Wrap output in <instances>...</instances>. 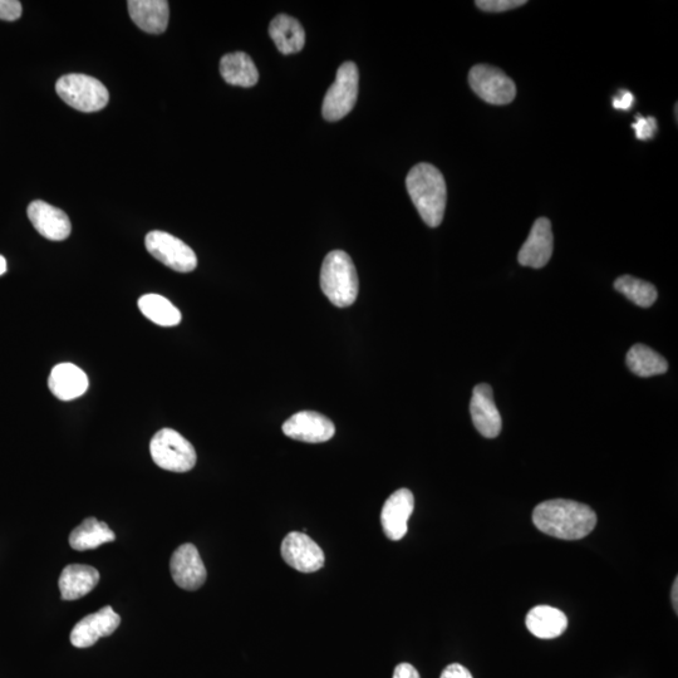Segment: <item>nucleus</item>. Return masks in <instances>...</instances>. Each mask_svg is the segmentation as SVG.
<instances>
[{
  "label": "nucleus",
  "instance_id": "nucleus-13",
  "mask_svg": "<svg viewBox=\"0 0 678 678\" xmlns=\"http://www.w3.org/2000/svg\"><path fill=\"white\" fill-rule=\"evenodd\" d=\"M414 508V494L409 489L397 490L386 500L381 512V524L386 537L392 542H399L407 534V524Z\"/></svg>",
  "mask_w": 678,
  "mask_h": 678
},
{
  "label": "nucleus",
  "instance_id": "nucleus-27",
  "mask_svg": "<svg viewBox=\"0 0 678 678\" xmlns=\"http://www.w3.org/2000/svg\"><path fill=\"white\" fill-rule=\"evenodd\" d=\"M481 11L501 13L525 6V0H478L475 2Z\"/></svg>",
  "mask_w": 678,
  "mask_h": 678
},
{
  "label": "nucleus",
  "instance_id": "nucleus-12",
  "mask_svg": "<svg viewBox=\"0 0 678 678\" xmlns=\"http://www.w3.org/2000/svg\"><path fill=\"white\" fill-rule=\"evenodd\" d=\"M121 625V617L107 606L77 623L71 632V643L77 648L96 645L102 637L111 636Z\"/></svg>",
  "mask_w": 678,
  "mask_h": 678
},
{
  "label": "nucleus",
  "instance_id": "nucleus-19",
  "mask_svg": "<svg viewBox=\"0 0 678 678\" xmlns=\"http://www.w3.org/2000/svg\"><path fill=\"white\" fill-rule=\"evenodd\" d=\"M98 581L100 573L96 568L90 565L71 564L63 569L58 587L63 601H76L92 592Z\"/></svg>",
  "mask_w": 678,
  "mask_h": 678
},
{
  "label": "nucleus",
  "instance_id": "nucleus-33",
  "mask_svg": "<svg viewBox=\"0 0 678 678\" xmlns=\"http://www.w3.org/2000/svg\"><path fill=\"white\" fill-rule=\"evenodd\" d=\"M672 604L673 608H675L676 614L678 613V579L676 578L675 583H673L672 587Z\"/></svg>",
  "mask_w": 678,
  "mask_h": 678
},
{
  "label": "nucleus",
  "instance_id": "nucleus-25",
  "mask_svg": "<svg viewBox=\"0 0 678 678\" xmlns=\"http://www.w3.org/2000/svg\"><path fill=\"white\" fill-rule=\"evenodd\" d=\"M142 314L151 322L161 327L178 326L181 322V313L173 303L159 294H146L139 301Z\"/></svg>",
  "mask_w": 678,
  "mask_h": 678
},
{
  "label": "nucleus",
  "instance_id": "nucleus-28",
  "mask_svg": "<svg viewBox=\"0 0 678 678\" xmlns=\"http://www.w3.org/2000/svg\"><path fill=\"white\" fill-rule=\"evenodd\" d=\"M632 129L636 132L638 140L647 141L653 139L657 132V121L653 117L636 116V122L632 125Z\"/></svg>",
  "mask_w": 678,
  "mask_h": 678
},
{
  "label": "nucleus",
  "instance_id": "nucleus-31",
  "mask_svg": "<svg viewBox=\"0 0 678 678\" xmlns=\"http://www.w3.org/2000/svg\"><path fill=\"white\" fill-rule=\"evenodd\" d=\"M633 103H635V96H633L632 93L628 91H621L616 97L613 98V107L616 108V110H631Z\"/></svg>",
  "mask_w": 678,
  "mask_h": 678
},
{
  "label": "nucleus",
  "instance_id": "nucleus-17",
  "mask_svg": "<svg viewBox=\"0 0 678 678\" xmlns=\"http://www.w3.org/2000/svg\"><path fill=\"white\" fill-rule=\"evenodd\" d=\"M49 390L61 401L78 399L88 390V377L80 367L61 363L53 368L48 380Z\"/></svg>",
  "mask_w": 678,
  "mask_h": 678
},
{
  "label": "nucleus",
  "instance_id": "nucleus-9",
  "mask_svg": "<svg viewBox=\"0 0 678 678\" xmlns=\"http://www.w3.org/2000/svg\"><path fill=\"white\" fill-rule=\"evenodd\" d=\"M280 553L289 567L301 573L318 572L326 563L322 548L301 532L289 533L283 540Z\"/></svg>",
  "mask_w": 678,
  "mask_h": 678
},
{
  "label": "nucleus",
  "instance_id": "nucleus-8",
  "mask_svg": "<svg viewBox=\"0 0 678 678\" xmlns=\"http://www.w3.org/2000/svg\"><path fill=\"white\" fill-rule=\"evenodd\" d=\"M145 245L152 257L175 272L190 273L198 265L194 250L169 233L155 230L146 235Z\"/></svg>",
  "mask_w": 678,
  "mask_h": 678
},
{
  "label": "nucleus",
  "instance_id": "nucleus-34",
  "mask_svg": "<svg viewBox=\"0 0 678 678\" xmlns=\"http://www.w3.org/2000/svg\"><path fill=\"white\" fill-rule=\"evenodd\" d=\"M7 272V260L6 258L0 255V275H3Z\"/></svg>",
  "mask_w": 678,
  "mask_h": 678
},
{
  "label": "nucleus",
  "instance_id": "nucleus-7",
  "mask_svg": "<svg viewBox=\"0 0 678 678\" xmlns=\"http://www.w3.org/2000/svg\"><path fill=\"white\" fill-rule=\"evenodd\" d=\"M469 83L471 90L490 105H509L517 96V87L512 78L493 66L478 65L471 68Z\"/></svg>",
  "mask_w": 678,
  "mask_h": 678
},
{
  "label": "nucleus",
  "instance_id": "nucleus-3",
  "mask_svg": "<svg viewBox=\"0 0 678 678\" xmlns=\"http://www.w3.org/2000/svg\"><path fill=\"white\" fill-rule=\"evenodd\" d=\"M321 288L333 306L346 308L356 302L360 282L350 255L342 250H333L324 258Z\"/></svg>",
  "mask_w": 678,
  "mask_h": 678
},
{
  "label": "nucleus",
  "instance_id": "nucleus-10",
  "mask_svg": "<svg viewBox=\"0 0 678 678\" xmlns=\"http://www.w3.org/2000/svg\"><path fill=\"white\" fill-rule=\"evenodd\" d=\"M170 572L176 586L196 591L206 582V568L194 544H184L175 550L170 560Z\"/></svg>",
  "mask_w": 678,
  "mask_h": 678
},
{
  "label": "nucleus",
  "instance_id": "nucleus-22",
  "mask_svg": "<svg viewBox=\"0 0 678 678\" xmlns=\"http://www.w3.org/2000/svg\"><path fill=\"white\" fill-rule=\"evenodd\" d=\"M220 73L224 81L232 86L249 88L257 85L259 72L247 53L226 54L220 61Z\"/></svg>",
  "mask_w": 678,
  "mask_h": 678
},
{
  "label": "nucleus",
  "instance_id": "nucleus-2",
  "mask_svg": "<svg viewBox=\"0 0 678 678\" xmlns=\"http://www.w3.org/2000/svg\"><path fill=\"white\" fill-rule=\"evenodd\" d=\"M406 188L422 220L431 228H437L444 220L447 201L446 183L440 170L430 164L412 167Z\"/></svg>",
  "mask_w": 678,
  "mask_h": 678
},
{
  "label": "nucleus",
  "instance_id": "nucleus-32",
  "mask_svg": "<svg viewBox=\"0 0 678 678\" xmlns=\"http://www.w3.org/2000/svg\"><path fill=\"white\" fill-rule=\"evenodd\" d=\"M393 678H421L419 671L410 663H400L393 672Z\"/></svg>",
  "mask_w": 678,
  "mask_h": 678
},
{
  "label": "nucleus",
  "instance_id": "nucleus-21",
  "mask_svg": "<svg viewBox=\"0 0 678 678\" xmlns=\"http://www.w3.org/2000/svg\"><path fill=\"white\" fill-rule=\"evenodd\" d=\"M527 627L533 636L542 640H553L562 636L568 627V618L559 609L550 606H538L530 609Z\"/></svg>",
  "mask_w": 678,
  "mask_h": 678
},
{
  "label": "nucleus",
  "instance_id": "nucleus-18",
  "mask_svg": "<svg viewBox=\"0 0 678 678\" xmlns=\"http://www.w3.org/2000/svg\"><path fill=\"white\" fill-rule=\"evenodd\" d=\"M132 21L142 31L161 34L169 24V3L165 0H130L127 3Z\"/></svg>",
  "mask_w": 678,
  "mask_h": 678
},
{
  "label": "nucleus",
  "instance_id": "nucleus-15",
  "mask_svg": "<svg viewBox=\"0 0 678 678\" xmlns=\"http://www.w3.org/2000/svg\"><path fill=\"white\" fill-rule=\"evenodd\" d=\"M554 238L552 223L547 218H539L530 230L527 242L518 254L523 267L540 269L548 264L553 255Z\"/></svg>",
  "mask_w": 678,
  "mask_h": 678
},
{
  "label": "nucleus",
  "instance_id": "nucleus-14",
  "mask_svg": "<svg viewBox=\"0 0 678 678\" xmlns=\"http://www.w3.org/2000/svg\"><path fill=\"white\" fill-rule=\"evenodd\" d=\"M28 218L42 237L62 242L70 237L71 220L65 211L49 205L46 201L36 200L28 206Z\"/></svg>",
  "mask_w": 678,
  "mask_h": 678
},
{
  "label": "nucleus",
  "instance_id": "nucleus-6",
  "mask_svg": "<svg viewBox=\"0 0 678 678\" xmlns=\"http://www.w3.org/2000/svg\"><path fill=\"white\" fill-rule=\"evenodd\" d=\"M358 68L353 62L338 68L336 81L324 96L322 113L327 121H339L355 107L358 97Z\"/></svg>",
  "mask_w": 678,
  "mask_h": 678
},
{
  "label": "nucleus",
  "instance_id": "nucleus-1",
  "mask_svg": "<svg viewBox=\"0 0 678 678\" xmlns=\"http://www.w3.org/2000/svg\"><path fill=\"white\" fill-rule=\"evenodd\" d=\"M533 522L540 532L563 540L586 538L597 525V515L588 505L573 500L544 501L533 512Z\"/></svg>",
  "mask_w": 678,
  "mask_h": 678
},
{
  "label": "nucleus",
  "instance_id": "nucleus-5",
  "mask_svg": "<svg viewBox=\"0 0 678 678\" xmlns=\"http://www.w3.org/2000/svg\"><path fill=\"white\" fill-rule=\"evenodd\" d=\"M56 91L68 106L81 112L101 111L110 101V93L101 81L78 73L61 77Z\"/></svg>",
  "mask_w": 678,
  "mask_h": 678
},
{
  "label": "nucleus",
  "instance_id": "nucleus-26",
  "mask_svg": "<svg viewBox=\"0 0 678 678\" xmlns=\"http://www.w3.org/2000/svg\"><path fill=\"white\" fill-rule=\"evenodd\" d=\"M614 288L623 296L637 304L638 307L650 308L657 301V289L653 284L645 280L631 277V275H622L616 282Z\"/></svg>",
  "mask_w": 678,
  "mask_h": 678
},
{
  "label": "nucleus",
  "instance_id": "nucleus-30",
  "mask_svg": "<svg viewBox=\"0 0 678 678\" xmlns=\"http://www.w3.org/2000/svg\"><path fill=\"white\" fill-rule=\"evenodd\" d=\"M440 678H474L468 668L460 663H452L442 671Z\"/></svg>",
  "mask_w": 678,
  "mask_h": 678
},
{
  "label": "nucleus",
  "instance_id": "nucleus-20",
  "mask_svg": "<svg viewBox=\"0 0 678 678\" xmlns=\"http://www.w3.org/2000/svg\"><path fill=\"white\" fill-rule=\"evenodd\" d=\"M269 36L280 53L293 54L301 52L306 44V32L296 18L280 14L269 26Z\"/></svg>",
  "mask_w": 678,
  "mask_h": 678
},
{
  "label": "nucleus",
  "instance_id": "nucleus-4",
  "mask_svg": "<svg viewBox=\"0 0 678 678\" xmlns=\"http://www.w3.org/2000/svg\"><path fill=\"white\" fill-rule=\"evenodd\" d=\"M150 454L159 468L173 473H188L198 460L191 442L173 429H162L152 437Z\"/></svg>",
  "mask_w": 678,
  "mask_h": 678
},
{
  "label": "nucleus",
  "instance_id": "nucleus-29",
  "mask_svg": "<svg viewBox=\"0 0 678 678\" xmlns=\"http://www.w3.org/2000/svg\"><path fill=\"white\" fill-rule=\"evenodd\" d=\"M22 16V4L18 0H0V19L14 22Z\"/></svg>",
  "mask_w": 678,
  "mask_h": 678
},
{
  "label": "nucleus",
  "instance_id": "nucleus-23",
  "mask_svg": "<svg viewBox=\"0 0 678 678\" xmlns=\"http://www.w3.org/2000/svg\"><path fill=\"white\" fill-rule=\"evenodd\" d=\"M116 535L106 523L98 522L96 518L83 520L70 535V545L77 552L96 549L102 544L115 542Z\"/></svg>",
  "mask_w": 678,
  "mask_h": 678
},
{
  "label": "nucleus",
  "instance_id": "nucleus-11",
  "mask_svg": "<svg viewBox=\"0 0 678 678\" xmlns=\"http://www.w3.org/2000/svg\"><path fill=\"white\" fill-rule=\"evenodd\" d=\"M283 432L289 439L321 444L332 439L336 434V426L328 417L318 412L302 411L284 422Z\"/></svg>",
  "mask_w": 678,
  "mask_h": 678
},
{
  "label": "nucleus",
  "instance_id": "nucleus-24",
  "mask_svg": "<svg viewBox=\"0 0 678 678\" xmlns=\"http://www.w3.org/2000/svg\"><path fill=\"white\" fill-rule=\"evenodd\" d=\"M627 366L635 375L643 378L663 375L668 370L665 358L645 345H635L628 351Z\"/></svg>",
  "mask_w": 678,
  "mask_h": 678
},
{
  "label": "nucleus",
  "instance_id": "nucleus-16",
  "mask_svg": "<svg viewBox=\"0 0 678 678\" xmlns=\"http://www.w3.org/2000/svg\"><path fill=\"white\" fill-rule=\"evenodd\" d=\"M470 414L476 430L486 439H494L501 431V416L495 405L493 388L481 383L474 388Z\"/></svg>",
  "mask_w": 678,
  "mask_h": 678
}]
</instances>
